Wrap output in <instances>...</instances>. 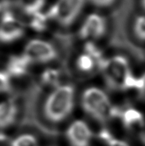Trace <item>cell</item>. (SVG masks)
I'll use <instances>...</instances> for the list:
<instances>
[{
  "label": "cell",
  "mask_w": 145,
  "mask_h": 146,
  "mask_svg": "<svg viewBox=\"0 0 145 146\" xmlns=\"http://www.w3.org/2000/svg\"><path fill=\"white\" fill-rule=\"evenodd\" d=\"M75 88L72 84H60L51 92L43 105L44 117L52 123L65 120L74 107Z\"/></svg>",
  "instance_id": "6da1fadb"
},
{
  "label": "cell",
  "mask_w": 145,
  "mask_h": 146,
  "mask_svg": "<svg viewBox=\"0 0 145 146\" xmlns=\"http://www.w3.org/2000/svg\"><path fill=\"white\" fill-rule=\"evenodd\" d=\"M81 106L87 114L101 122L119 116L120 114V110L113 106L106 93L98 87H89L83 91Z\"/></svg>",
  "instance_id": "7a4b0ae2"
},
{
  "label": "cell",
  "mask_w": 145,
  "mask_h": 146,
  "mask_svg": "<svg viewBox=\"0 0 145 146\" xmlns=\"http://www.w3.org/2000/svg\"><path fill=\"white\" fill-rule=\"evenodd\" d=\"M87 0H56L48 10L52 21L62 27H69L77 21L83 11Z\"/></svg>",
  "instance_id": "3957f363"
},
{
  "label": "cell",
  "mask_w": 145,
  "mask_h": 146,
  "mask_svg": "<svg viewBox=\"0 0 145 146\" xmlns=\"http://www.w3.org/2000/svg\"><path fill=\"white\" fill-rule=\"evenodd\" d=\"M98 67L109 85L120 89L126 78L132 72L129 60L122 55L105 58Z\"/></svg>",
  "instance_id": "277c9868"
},
{
  "label": "cell",
  "mask_w": 145,
  "mask_h": 146,
  "mask_svg": "<svg viewBox=\"0 0 145 146\" xmlns=\"http://www.w3.org/2000/svg\"><path fill=\"white\" fill-rule=\"evenodd\" d=\"M24 54L32 63H49L58 56L56 48L52 43L39 38L30 40L24 47Z\"/></svg>",
  "instance_id": "5b68a950"
},
{
  "label": "cell",
  "mask_w": 145,
  "mask_h": 146,
  "mask_svg": "<svg viewBox=\"0 0 145 146\" xmlns=\"http://www.w3.org/2000/svg\"><path fill=\"white\" fill-rule=\"evenodd\" d=\"M108 31L106 18L98 13H91L86 16L78 31L80 38L87 42L101 38Z\"/></svg>",
  "instance_id": "8992f818"
},
{
  "label": "cell",
  "mask_w": 145,
  "mask_h": 146,
  "mask_svg": "<svg viewBox=\"0 0 145 146\" xmlns=\"http://www.w3.org/2000/svg\"><path fill=\"white\" fill-rule=\"evenodd\" d=\"M25 27L21 21L9 11L4 12L0 17V43L10 44L24 35Z\"/></svg>",
  "instance_id": "52a82bcc"
},
{
  "label": "cell",
  "mask_w": 145,
  "mask_h": 146,
  "mask_svg": "<svg viewBox=\"0 0 145 146\" xmlns=\"http://www.w3.org/2000/svg\"><path fill=\"white\" fill-rule=\"evenodd\" d=\"M66 136L71 146H89L93 133L85 121L76 119L68 127Z\"/></svg>",
  "instance_id": "ba28073f"
},
{
  "label": "cell",
  "mask_w": 145,
  "mask_h": 146,
  "mask_svg": "<svg viewBox=\"0 0 145 146\" xmlns=\"http://www.w3.org/2000/svg\"><path fill=\"white\" fill-rule=\"evenodd\" d=\"M32 63L24 53L9 57L6 65V73L9 77L21 78L27 76Z\"/></svg>",
  "instance_id": "9c48e42d"
},
{
  "label": "cell",
  "mask_w": 145,
  "mask_h": 146,
  "mask_svg": "<svg viewBox=\"0 0 145 146\" xmlns=\"http://www.w3.org/2000/svg\"><path fill=\"white\" fill-rule=\"evenodd\" d=\"M19 108L14 99L0 102V129H6L13 125L17 119Z\"/></svg>",
  "instance_id": "30bf717a"
},
{
  "label": "cell",
  "mask_w": 145,
  "mask_h": 146,
  "mask_svg": "<svg viewBox=\"0 0 145 146\" xmlns=\"http://www.w3.org/2000/svg\"><path fill=\"white\" fill-rule=\"evenodd\" d=\"M119 117L126 129L143 127L145 125L144 114L136 108L129 107L124 110H121Z\"/></svg>",
  "instance_id": "8fae6325"
},
{
  "label": "cell",
  "mask_w": 145,
  "mask_h": 146,
  "mask_svg": "<svg viewBox=\"0 0 145 146\" xmlns=\"http://www.w3.org/2000/svg\"><path fill=\"white\" fill-rule=\"evenodd\" d=\"M62 73L59 69L48 68L42 72L41 75V83L44 86L56 88L60 85Z\"/></svg>",
  "instance_id": "7c38bea8"
},
{
  "label": "cell",
  "mask_w": 145,
  "mask_h": 146,
  "mask_svg": "<svg viewBox=\"0 0 145 146\" xmlns=\"http://www.w3.org/2000/svg\"><path fill=\"white\" fill-rule=\"evenodd\" d=\"M46 0H17V3L23 12L31 17L42 12Z\"/></svg>",
  "instance_id": "4fadbf2b"
},
{
  "label": "cell",
  "mask_w": 145,
  "mask_h": 146,
  "mask_svg": "<svg viewBox=\"0 0 145 146\" xmlns=\"http://www.w3.org/2000/svg\"><path fill=\"white\" fill-rule=\"evenodd\" d=\"M76 66L80 71L83 73H89L95 68L97 64L91 56L83 52L77 57L76 60Z\"/></svg>",
  "instance_id": "5bb4252c"
},
{
  "label": "cell",
  "mask_w": 145,
  "mask_h": 146,
  "mask_svg": "<svg viewBox=\"0 0 145 146\" xmlns=\"http://www.w3.org/2000/svg\"><path fill=\"white\" fill-rule=\"evenodd\" d=\"M48 20L50 19L48 17L47 13L43 14L42 12H40L30 17V26L32 29L37 31H42L45 30V28L47 27Z\"/></svg>",
  "instance_id": "9a60e30c"
},
{
  "label": "cell",
  "mask_w": 145,
  "mask_h": 146,
  "mask_svg": "<svg viewBox=\"0 0 145 146\" xmlns=\"http://www.w3.org/2000/svg\"><path fill=\"white\" fill-rule=\"evenodd\" d=\"M83 52L87 54L90 56H91L95 61L96 62L97 66L105 60V57L103 56V54L100 50V48L96 46L95 43L93 42H87L84 48H83Z\"/></svg>",
  "instance_id": "2e32d148"
},
{
  "label": "cell",
  "mask_w": 145,
  "mask_h": 146,
  "mask_svg": "<svg viewBox=\"0 0 145 146\" xmlns=\"http://www.w3.org/2000/svg\"><path fill=\"white\" fill-rule=\"evenodd\" d=\"M133 30L137 38L145 42V15H137L134 18Z\"/></svg>",
  "instance_id": "e0dca14e"
},
{
  "label": "cell",
  "mask_w": 145,
  "mask_h": 146,
  "mask_svg": "<svg viewBox=\"0 0 145 146\" xmlns=\"http://www.w3.org/2000/svg\"><path fill=\"white\" fill-rule=\"evenodd\" d=\"M11 146H39V145L35 136L30 134H24L12 141Z\"/></svg>",
  "instance_id": "ac0fdd59"
},
{
  "label": "cell",
  "mask_w": 145,
  "mask_h": 146,
  "mask_svg": "<svg viewBox=\"0 0 145 146\" xmlns=\"http://www.w3.org/2000/svg\"><path fill=\"white\" fill-rule=\"evenodd\" d=\"M98 136L101 140L106 144L107 146H130L124 141L118 139L113 137V135L107 130H102L99 133Z\"/></svg>",
  "instance_id": "d6986e66"
},
{
  "label": "cell",
  "mask_w": 145,
  "mask_h": 146,
  "mask_svg": "<svg viewBox=\"0 0 145 146\" xmlns=\"http://www.w3.org/2000/svg\"><path fill=\"white\" fill-rule=\"evenodd\" d=\"M12 89L10 77L6 72L0 71V94L9 92Z\"/></svg>",
  "instance_id": "ffe728a7"
},
{
  "label": "cell",
  "mask_w": 145,
  "mask_h": 146,
  "mask_svg": "<svg viewBox=\"0 0 145 146\" xmlns=\"http://www.w3.org/2000/svg\"><path fill=\"white\" fill-rule=\"evenodd\" d=\"M135 90L137 91L140 97L145 100V72L140 77L137 78Z\"/></svg>",
  "instance_id": "44dd1931"
},
{
  "label": "cell",
  "mask_w": 145,
  "mask_h": 146,
  "mask_svg": "<svg viewBox=\"0 0 145 146\" xmlns=\"http://www.w3.org/2000/svg\"><path fill=\"white\" fill-rule=\"evenodd\" d=\"M94 6L98 8H107L115 4L116 0H87Z\"/></svg>",
  "instance_id": "7402d4cb"
},
{
  "label": "cell",
  "mask_w": 145,
  "mask_h": 146,
  "mask_svg": "<svg viewBox=\"0 0 145 146\" xmlns=\"http://www.w3.org/2000/svg\"><path fill=\"white\" fill-rule=\"evenodd\" d=\"M140 2H141V5H142L143 8L145 9V0H140Z\"/></svg>",
  "instance_id": "603a6c76"
},
{
  "label": "cell",
  "mask_w": 145,
  "mask_h": 146,
  "mask_svg": "<svg viewBox=\"0 0 145 146\" xmlns=\"http://www.w3.org/2000/svg\"><path fill=\"white\" fill-rule=\"evenodd\" d=\"M0 12H1V6H0Z\"/></svg>",
  "instance_id": "cb8c5ba5"
},
{
  "label": "cell",
  "mask_w": 145,
  "mask_h": 146,
  "mask_svg": "<svg viewBox=\"0 0 145 146\" xmlns=\"http://www.w3.org/2000/svg\"><path fill=\"white\" fill-rule=\"evenodd\" d=\"M144 141H145V136H144Z\"/></svg>",
  "instance_id": "d4e9b609"
}]
</instances>
